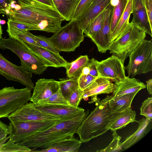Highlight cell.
<instances>
[{
  "mask_svg": "<svg viewBox=\"0 0 152 152\" xmlns=\"http://www.w3.org/2000/svg\"><path fill=\"white\" fill-rule=\"evenodd\" d=\"M59 79V88L62 95L67 101L71 93L79 88L77 78L72 77Z\"/></svg>",
  "mask_w": 152,
  "mask_h": 152,
  "instance_id": "f1b7e54d",
  "label": "cell"
},
{
  "mask_svg": "<svg viewBox=\"0 0 152 152\" xmlns=\"http://www.w3.org/2000/svg\"><path fill=\"white\" fill-rule=\"evenodd\" d=\"M7 28L24 30H37L35 27L25 23L8 19Z\"/></svg>",
  "mask_w": 152,
  "mask_h": 152,
  "instance_id": "ab89813d",
  "label": "cell"
},
{
  "mask_svg": "<svg viewBox=\"0 0 152 152\" xmlns=\"http://www.w3.org/2000/svg\"><path fill=\"white\" fill-rule=\"evenodd\" d=\"M136 112L132 110L131 107L126 109L123 114L111 125L110 129L113 132L125 127L130 123L136 121Z\"/></svg>",
  "mask_w": 152,
  "mask_h": 152,
  "instance_id": "4316f807",
  "label": "cell"
},
{
  "mask_svg": "<svg viewBox=\"0 0 152 152\" xmlns=\"http://www.w3.org/2000/svg\"><path fill=\"white\" fill-rule=\"evenodd\" d=\"M38 102L49 104L69 105L68 101L62 95L60 88L57 92L48 98L40 100Z\"/></svg>",
  "mask_w": 152,
  "mask_h": 152,
  "instance_id": "836d02e7",
  "label": "cell"
},
{
  "mask_svg": "<svg viewBox=\"0 0 152 152\" xmlns=\"http://www.w3.org/2000/svg\"><path fill=\"white\" fill-rule=\"evenodd\" d=\"M113 132V139L110 144L105 148L100 150H97V152H120L123 150L124 149L120 141L121 137L118 135L116 131Z\"/></svg>",
  "mask_w": 152,
  "mask_h": 152,
  "instance_id": "d6a6232c",
  "label": "cell"
},
{
  "mask_svg": "<svg viewBox=\"0 0 152 152\" xmlns=\"http://www.w3.org/2000/svg\"><path fill=\"white\" fill-rule=\"evenodd\" d=\"M1 20L0 19V21ZM2 30L1 26L0 23V40L2 38Z\"/></svg>",
  "mask_w": 152,
  "mask_h": 152,
  "instance_id": "f907efd6",
  "label": "cell"
},
{
  "mask_svg": "<svg viewBox=\"0 0 152 152\" xmlns=\"http://www.w3.org/2000/svg\"><path fill=\"white\" fill-rule=\"evenodd\" d=\"M132 22L152 37V28L149 24L142 0H132Z\"/></svg>",
  "mask_w": 152,
  "mask_h": 152,
  "instance_id": "e0dca14e",
  "label": "cell"
},
{
  "mask_svg": "<svg viewBox=\"0 0 152 152\" xmlns=\"http://www.w3.org/2000/svg\"><path fill=\"white\" fill-rule=\"evenodd\" d=\"M110 96L100 100L97 96L91 98L89 103H96V107L78 126L76 133L83 142L106 133L113 124L124 113H113L109 106Z\"/></svg>",
  "mask_w": 152,
  "mask_h": 152,
  "instance_id": "7a4b0ae2",
  "label": "cell"
},
{
  "mask_svg": "<svg viewBox=\"0 0 152 152\" xmlns=\"http://www.w3.org/2000/svg\"><path fill=\"white\" fill-rule=\"evenodd\" d=\"M15 0H0V14L7 9L10 8L12 2Z\"/></svg>",
  "mask_w": 152,
  "mask_h": 152,
  "instance_id": "ee69618b",
  "label": "cell"
},
{
  "mask_svg": "<svg viewBox=\"0 0 152 152\" xmlns=\"http://www.w3.org/2000/svg\"><path fill=\"white\" fill-rule=\"evenodd\" d=\"M59 89V81L53 79H38L34 86L30 101L37 103L45 99L57 92Z\"/></svg>",
  "mask_w": 152,
  "mask_h": 152,
  "instance_id": "9a60e30c",
  "label": "cell"
},
{
  "mask_svg": "<svg viewBox=\"0 0 152 152\" xmlns=\"http://www.w3.org/2000/svg\"><path fill=\"white\" fill-rule=\"evenodd\" d=\"M132 11V0H128L123 15L109 38L110 43L119 36L129 23V18Z\"/></svg>",
  "mask_w": 152,
  "mask_h": 152,
  "instance_id": "d4e9b609",
  "label": "cell"
},
{
  "mask_svg": "<svg viewBox=\"0 0 152 152\" xmlns=\"http://www.w3.org/2000/svg\"><path fill=\"white\" fill-rule=\"evenodd\" d=\"M128 0H118V4L113 7L111 19L110 35L123 14Z\"/></svg>",
  "mask_w": 152,
  "mask_h": 152,
  "instance_id": "4dcf8cb0",
  "label": "cell"
},
{
  "mask_svg": "<svg viewBox=\"0 0 152 152\" xmlns=\"http://www.w3.org/2000/svg\"><path fill=\"white\" fill-rule=\"evenodd\" d=\"M146 85L148 92L151 95L152 94V79H149L146 81Z\"/></svg>",
  "mask_w": 152,
  "mask_h": 152,
  "instance_id": "f6af8a7d",
  "label": "cell"
},
{
  "mask_svg": "<svg viewBox=\"0 0 152 152\" xmlns=\"http://www.w3.org/2000/svg\"><path fill=\"white\" fill-rule=\"evenodd\" d=\"M96 64L99 76L110 79L114 83L126 77L124 64L115 56L112 55L100 61L96 60Z\"/></svg>",
  "mask_w": 152,
  "mask_h": 152,
  "instance_id": "8fae6325",
  "label": "cell"
},
{
  "mask_svg": "<svg viewBox=\"0 0 152 152\" xmlns=\"http://www.w3.org/2000/svg\"><path fill=\"white\" fill-rule=\"evenodd\" d=\"M104 10L96 16L83 31L86 36L91 39L100 30L103 22Z\"/></svg>",
  "mask_w": 152,
  "mask_h": 152,
  "instance_id": "f546056e",
  "label": "cell"
},
{
  "mask_svg": "<svg viewBox=\"0 0 152 152\" xmlns=\"http://www.w3.org/2000/svg\"><path fill=\"white\" fill-rule=\"evenodd\" d=\"M128 65L124 66L128 76L145 74L152 70V42L144 39L129 55Z\"/></svg>",
  "mask_w": 152,
  "mask_h": 152,
  "instance_id": "52a82bcc",
  "label": "cell"
},
{
  "mask_svg": "<svg viewBox=\"0 0 152 152\" xmlns=\"http://www.w3.org/2000/svg\"><path fill=\"white\" fill-rule=\"evenodd\" d=\"M35 107L43 113L55 117L66 119L72 118L85 112L83 108L75 107L70 105L37 102L34 103Z\"/></svg>",
  "mask_w": 152,
  "mask_h": 152,
  "instance_id": "7c38bea8",
  "label": "cell"
},
{
  "mask_svg": "<svg viewBox=\"0 0 152 152\" xmlns=\"http://www.w3.org/2000/svg\"><path fill=\"white\" fill-rule=\"evenodd\" d=\"M7 31L9 37L14 39L18 38L24 42L36 46L41 47L36 41L35 35L31 33L29 31L15 29L7 28Z\"/></svg>",
  "mask_w": 152,
  "mask_h": 152,
  "instance_id": "83f0119b",
  "label": "cell"
},
{
  "mask_svg": "<svg viewBox=\"0 0 152 152\" xmlns=\"http://www.w3.org/2000/svg\"><path fill=\"white\" fill-rule=\"evenodd\" d=\"M83 33L76 20H70L48 39L60 51H74L83 41Z\"/></svg>",
  "mask_w": 152,
  "mask_h": 152,
  "instance_id": "8992f818",
  "label": "cell"
},
{
  "mask_svg": "<svg viewBox=\"0 0 152 152\" xmlns=\"http://www.w3.org/2000/svg\"><path fill=\"white\" fill-rule=\"evenodd\" d=\"M83 143L80 140L74 136L71 138L59 141L47 148L31 152H77Z\"/></svg>",
  "mask_w": 152,
  "mask_h": 152,
  "instance_id": "d6986e66",
  "label": "cell"
},
{
  "mask_svg": "<svg viewBox=\"0 0 152 152\" xmlns=\"http://www.w3.org/2000/svg\"><path fill=\"white\" fill-rule=\"evenodd\" d=\"M113 7L110 3L104 10V15L102 27L100 30L91 39L96 45L98 51L105 53L108 50L110 43V25Z\"/></svg>",
  "mask_w": 152,
  "mask_h": 152,
  "instance_id": "5bb4252c",
  "label": "cell"
},
{
  "mask_svg": "<svg viewBox=\"0 0 152 152\" xmlns=\"http://www.w3.org/2000/svg\"><path fill=\"white\" fill-rule=\"evenodd\" d=\"M64 119L44 121H10L9 125V139L15 142H20L26 138L45 130L58 123L66 120Z\"/></svg>",
  "mask_w": 152,
  "mask_h": 152,
  "instance_id": "9c48e42d",
  "label": "cell"
},
{
  "mask_svg": "<svg viewBox=\"0 0 152 152\" xmlns=\"http://www.w3.org/2000/svg\"><path fill=\"white\" fill-rule=\"evenodd\" d=\"M32 149L24 145H19L9 139L0 145V152H31Z\"/></svg>",
  "mask_w": 152,
  "mask_h": 152,
  "instance_id": "1f68e13d",
  "label": "cell"
},
{
  "mask_svg": "<svg viewBox=\"0 0 152 152\" xmlns=\"http://www.w3.org/2000/svg\"><path fill=\"white\" fill-rule=\"evenodd\" d=\"M110 0H104L101 3L91 4L77 20L79 27L83 31L91 22L109 5Z\"/></svg>",
  "mask_w": 152,
  "mask_h": 152,
  "instance_id": "ffe728a7",
  "label": "cell"
},
{
  "mask_svg": "<svg viewBox=\"0 0 152 152\" xmlns=\"http://www.w3.org/2000/svg\"><path fill=\"white\" fill-rule=\"evenodd\" d=\"M36 41L40 46L50 50L54 53L59 54L60 52L49 40L48 38L42 35H35Z\"/></svg>",
  "mask_w": 152,
  "mask_h": 152,
  "instance_id": "d590c367",
  "label": "cell"
},
{
  "mask_svg": "<svg viewBox=\"0 0 152 152\" xmlns=\"http://www.w3.org/2000/svg\"><path fill=\"white\" fill-rule=\"evenodd\" d=\"M140 114L146 118L152 119V98L148 97L142 103L140 108Z\"/></svg>",
  "mask_w": 152,
  "mask_h": 152,
  "instance_id": "8d00e7d4",
  "label": "cell"
},
{
  "mask_svg": "<svg viewBox=\"0 0 152 152\" xmlns=\"http://www.w3.org/2000/svg\"><path fill=\"white\" fill-rule=\"evenodd\" d=\"M145 7L148 20L152 28V0H142Z\"/></svg>",
  "mask_w": 152,
  "mask_h": 152,
  "instance_id": "b9f144b4",
  "label": "cell"
},
{
  "mask_svg": "<svg viewBox=\"0 0 152 152\" xmlns=\"http://www.w3.org/2000/svg\"><path fill=\"white\" fill-rule=\"evenodd\" d=\"M103 0H94V1L92 4L94 5L99 3Z\"/></svg>",
  "mask_w": 152,
  "mask_h": 152,
  "instance_id": "681fc988",
  "label": "cell"
},
{
  "mask_svg": "<svg viewBox=\"0 0 152 152\" xmlns=\"http://www.w3.org/2000/svg\"><path fill=\"white\" fill-rule=\"evenodd\" d=\"M89 114V110H87L80 115L63 121L16 143L31 148L32 151L38 148H47L59 141L73 137L79 126Z\"/></svg>",
  "mask_w": 152,
  "mask_h": 152,
  "instance_id": "3957f363",
  "label": "cell"
},
{
  "mask_svg": "<svg viewBox=\"0 0 152 152\" xmlns=\"http://www.w3.org/2000/svg\"><path fill=\"white\" fill-rule=\"evenodd\" d=\"M152 121L149 118H142L136 122L139 124V127L133 134L127 137L121 145L124 149H127L134 145L142 138L147 133L148 126Z\"/></svg>",
  "mask_w": 152,
  "mask_h": 152,
  "instance_id": "7402d4cb",
  "label": "cell"
},
{
  "mask_svg": "<svg viewBox=\"0 0 152 152\" xmlns=\"http://www.w3.org/2000/svg\"><path fill=\"white\" fill-rule=\"evenodd\" d=\"M115 88L112 95L113 97L134 92H138L146 88V85L138 79L126 76L120 81L114 83Z\"/></svg>",
  "mask_w": 152,
  "mask_h": 152,
  "instance_id": "ac0fdd59",
  "label": "cell"
},
{
  "mask_svg": "<svg viewBox=\"0 0 152 152\" xmlns=\"http://www.w3.org/2000/svg\"><path fill=\"white\" fill-rule=\"evenodd\" d=\"M146 33L129 23L119 36L112 42L108 50L124 64L125 59L145 39Z\"/></svg>",
  "mask_w": 152,
  "mask_h": 152,
  "instance_id": "5b68a950",
  "label": "cell"
},
{
  "mask_svg": "<svg viewBox=\"0 0 152 152\" xmlns=\"http://www.w3.org/2000/svg\"><path fill=\"white\" fill-rule=\"evenodd\" d=\"M0 75L9 81L20 83L31 90L34 88L31 79L32 73L26 71L21 66L12 63L0 53Z\"/></svg>",
  "mask_w": 152,
  "mask_h": 152,
  "instance_id": "30bf717a",
  "label": "cell"
},
{
  "mask_svg": "<svg viewBox=\"0 0 152 152\" xmlns=\"http://www.w3.org/2000/svg\"><path fill=\"white\" fill-rule=\"evenodd\" d=\"M94 0H80L71 20H76L91 6Z\"/></svg>",
  "mask_w": 152,
  "mask_h": 152,
  "instance_id": "e575fe53",
  "label": "cell"
},
{
  "mask_svg": "<svg viewBox=\"0 0 152 152\" xmlns=\"http://www.w3.org/2000/svg\"><path fill=\"white\" fill-rule=\"evenodd\" d=\"M83 91L79 88L73 91L69 97L67 101L69 104L75 107H77L82 100L81 97Z\"/></svg>",
  "mask_w": 152,
  "mask_h": 152,
  "instance_id": "f35d334b",
  "label": "cell"
},
{
  "mask_svg": "<svg viewBox=\"0 0 152 152\" xmlns=\"http://www.w3.org/2000/svg\"><path fill=\"white\" fill-rule=\"evenodd\" d=\"M9 125L6 124L0 120V145L4 144L9 139L7 136L10 134Z\"/></svg>",
  "mask_w": 152,
  "mask_h": 152,
  "instance_id": "60d3db41",
  "label": "cell"
},
{
  "mask_svg": "<svg viewBox=\"0 0 152 152\" xmlns=\"http://www.w3.org/2000/svg\"><path fill=\"white\" fill-rule=\"evenodd\" d=\"M17 9H10L8 19L35 27L37 30L55 33L65 19L55 8L35 0H17Z\"/></svg>",
  "mask_w": 152,
  "mask_h": 152,
  "instance_id": "6da1fadb",
  "label": "cell"
},
{
  "mask_svg": "<svg viewBox=\"0 0 152 152\" xmlns=\"http://www.w3.org/2000/svg\"><path fill=\"white\" fill-rule=\"evenodd\" d=\"M115 88V84L110 79L98 76L90 85L83 91L81 99L97 96L100 94L113 93Z\"/></svg>",
  "mask_w": 152,
  "mask_h": 152,
  "instance_id": "2e32d148",
  "label": "cell"
},
{
  "mask_svg": "<svg viewBox=\"0 0 152 152\" xmlns=\"http://www.w3.org/2000/svg\"><path fill=\"white\" fill-rule=\"evenodd\" d=\"M0 49H8L15 53L20 59L23 68L35 75H41L48 66L54 67L52 64L37 54L18 38H2L0 40Z\"/></svg>",
  "mask_w": 152,
  "mask_h": 152,
  "instance_id": "277c9868",
  "label": "cell"
},
{
  "mask_svg": "<svg viewBox=\"0 0 152 152\" xmlns=\"http://www.w3.org/2000/svg\"><path fill=\"white\" fill-rule=\"evenodd\" d=\"M0 23L1 24H4V23H5V21L4 20H0Z\"/></svg>",
  "mask_w": 152,
  "mask_h": 152,
  "instance_id": "816d5d0a",
  "label": "cell"
},
{
  "mask_svg": "<svg viewBox=\"0 0 152 152\" xmlns=\"http://www.w3.org/2000/svg\"><path fill=\"white\" fill-rule=\"evenodd\" d=\"M7 117L10 121H44L62 119L40 111L35 107L32 102L23 105Z\"/></svg>",
  "mask_w": 152,
  "mask_h": 152,
  "instance_id": "4fadbf2b",
  "label": "cell"
},
{
  "mask_svg": "<svg viewBox=\"0 0 152 152\" xmlns=\"http://www.w3.org/2000/svg\"><path fill=\"white\" fill-rule=\"evenodd\" d=\"M96 60L94 58H92L88 64L89 69V74L92 76L97 77L99 74L96 64Z\"/></svg>",
  "mask_w": 152,
  "mask_h": 152,
  "instance_id": "7bdbcfd3",
  "label": "cell"
},
{
  "mask_svg": "<svg viewBox=\"0 0 152 152\" xmlns=\"http://www.w3.org/2000/svg\"><path fill=\"white\" fill-rule=\"evenodd\" d=\"M138 92H134L115 97L110 96L109 104L112 112H122L130 107L133 99Z\"/></svg>",
  "mask_w": 152,
  "mask_h": 152,
  "instance_id": "603a6c76",
  "label": "cell"
},
{
  "mask_svg": "<svg viewBox=\"0 0 152 152\" xmlns=\"http://www.w3.org/2000/svg\"><path fill=\"white\" fill-rule=\"evenodd\" d=\"M97 78L89 74H81L77 78L79 88L83 91Z\"/></svg>",
  "mask_w": 152,
  "mask_h": 152,
  "instance_id": "74e56055",
  "label": "cell"
},
{
  "mask_svg": "<svg viewBox=\"0 0 152 152\" xmlns=\"http://www.w3.org/2000/svg\"><path fill=\"white\" fill-rule=\"evenodd\" d=\"M24 42L33 51L50 62L55 67H64L68 63L59 54L56 53L42 47Z\"/></svg>",
  "mask_w": 152,
  "mask_h": 152,
  "instance_id": "44dd1931",
  "label": "cell"
},
{
  "mask_svg": "<svg viewBox=\"0 0 152 152\" xmlns=\"http://www.w3.org/2000/svg\"><path fill=\"white\" fill-rule=\"evenodd\" d=\"M56 9L66 21L72 18L80 0H52Z\"/></svg>",
  "mask_w": 152,
  "mask_h": 152,
  "instance_id": "cb8c5ba5",
  "label": "cell"
},
{
  "mask_svg": "<svg viewBox=\"0 0 152 152\" xmlns=\"http://www.w3.org/2000/svg\"><path fill=\"white\" fill-rule=\"evenodd\" d=\"M89 69L88 64L83 68L81 74L87 75L89 74Z\"/></svg>",
  "mask_w": 152,
  "mask_h": 152,
  "instance_id": "7dc6e473",
  "label": "cell"
},
{
  "mask_svg": "<svg viewBox=\"0 0 152 152\" xmlns=\"http://www.w3.org/2000/svg\"><path fill=\"white\" fill-rule=\"evenodd\" d=\"M118 0H110V4L114 7L118 4Z\"/></svg>",
  "mask_w": 152,
  "mask_h": 152,
  "instance_id": "c3c4849f",
  "label": "cell"
},
{
  "mask_svg": "<svg viewBox=\"0 0 152 152\" xmlns=\"http://www.w3.org/2000/svg\"><path fill=\"white\" fill-rule=\"evenodd\" d=\"M31 90L6 87L0 90V118L7 117L30 100Z\"/></svg>",
  "mask_w": 152,
  "mask_h": 152,
  "instance_id": "ba28073f",
  "label": "cell"
},
{
  "mask_svg": "<svg viewBox=\"0 0 152 152\" xmlns=\"http://www.w3.org/2000/svg\"><path fill=\"white\" fill-rule=\"evenodd\" d=\"M44 4L55 8L52 0H35Z\"/></svg>",
  "mask_w": 152,
  "mask_h": 152,
  "instance_id": "bcb514c9",
  "label": "cell"
},
{
  "mask_svg": "<svg viewBox=\"0 0 152 152\" xmlns=\"http://www.w3.org/2000/svg\"><path fill=\"white\" fill-rule=\"evenodd\" d=\"M90 59L87 55L80 56L75 60L68 62L64 67L68 78H78L81 75L84 67L88 64Z\"/></svg>",
  "mask_w": 152,
  "mask_h": 152,
  "instance_id": "484cf974",
  "label": "cell"
}]
</instances>
